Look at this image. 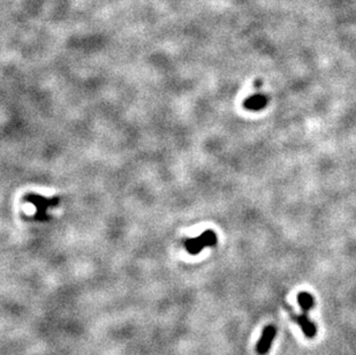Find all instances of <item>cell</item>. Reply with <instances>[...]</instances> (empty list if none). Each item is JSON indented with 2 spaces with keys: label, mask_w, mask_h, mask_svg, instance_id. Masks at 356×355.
<instances>
[{
  "label": "cell",
  "mask_w": 356,
  "mask_h": 355,
  "mask_svg": "<svg viewBox=\"0 0 356 355\" xmlns=\"http://www.w3.org/2000/svg\"><path fill=\"white\" fill-rule=\"evenodd\" d=\"M267 104V96L262 95V93H257V95L251 96L248 99L245 101V107L247 110L250 111H260L262 108H264Z\"/></svg>",
  "instance_id": "obj_5"
},
{
  "label": "cell",
  "mask_w": 356,
  "mask_h": 355,
  "mask_svg": "<svg viewBox=\"0 0 356 355\" xmlns=\"http://www.w3.org/2000/svg\"><path fill=\"white\" fill-rule=\"evenodd\" d=\"M298 302L301 307L302 311L304 314H307L309 310L314 308L315 304V299L310 293L308 292H301V293L298 294Z\"/></svg>",
  "instance_id": "obj_6"
},
{
  "label": "cell",
  "mask_w": 356,
  "mask_h": 355,
  "mask_svg": "<svg viewBox=\"0 0 356 355\" xmlns=\"http://www.w3.org/2000/svg\"><path fill=\"white\" fill-rule=\"evenodd\" d=\"M31 203L37 208V216L36 218L38 220H44L46 218V210L50 207H55L59 203V198H45L40 195H35L31 194L29 197H28Z\"/></svg>",
  "instance_id": "obj_2"
},
{
  "label": "cell",
  "mask_w": 356,
  "mask_h": 355,
  "mask_svg": "<svg viewBox=\"0 0 356 355\" xmlns=\"http://www.w3.org/2000/svg\"><path fill=\"white\" fill-rule=\"evenodd\" d=\"M277 336V329L273 325L265 326L262 336L256 345V352L258 355H267L270 352V348L272 346L273 339Z\"/></svg>",
  "instance_id": "obj_3"
},
{
  "label": "cell",
  "mask_w": 356,
  "mask_h": 355,
  "mask_svg": "<svg viewBox=\"0 0 356 355\" xmlns=\"http://www.w3.org/2000/svg\"><path fill=\"white\" fill-rule=\"evenodd\" d=\"M217 244V235L212 230H207L197 238L186 240L185 247L190 255H197L205 247H214Z\"/></svg>",
  "instance_id": "obj_1"
},
{
  "label": "cell",
  "mask_w": 356,
  "mask_h": 355,
  "mask_svg": "<svg viewBox=\"0 0 356 355\" xmlns=\"http://www.w3.org/2000/svg\"><path fill=\"white\" fill-rule=\"evenodd\" d=\"M255 87H256V88H257V87H258V88H260V87H261V82H256Z\"/></svg>",
  "instance_id": "obj_7"
},
{
  "label": "cell",
  "mask_w": 356,
  "mask_h": 355,
  "mask_svg": "<svg viewBox=\"0 0 356 355\" xmlns=\"http://www.w3.org/2000/svg\"><path fill=\"white\" fill-rule=\"evenodd\" d=\"M298 323L300 325V328L302 329V332L307 338H315L316 337V333H317V328L316 325L314 324V322L310 320L307 314H302L298 317Z\"/></svg>",
  "instance_id": "obj_4"
}]
</instances>
